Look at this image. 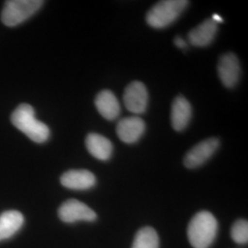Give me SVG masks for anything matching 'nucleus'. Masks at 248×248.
Masks as SVG:
<instances>
[{
  "instance_id": "obj_1",
  "label": "nucleus",
  "mask_w": 248,
  "mask_h": 248,
  "mask_svg": "<svg viewBox=\"0 0 248 248\" xmlns=\"http://www.w3.org/2000/svg\"><path fill=\"white\" fill-rule=\"evenodd\" d=\"M11 123L37 143H43L50 137V130L46 124L35 118L33 108L29 104H20L11 115Z\"/></svg>"
},
{
  "instance_id": "obj_2",
  "label": "nucleus",
  "mask_w": 248,
  "mask_h": 248,
  "mask_svg": "<svg viewBox=\"0 0 248 248\" xmlns=\"http://www.w3.org/2000/svg\"><path fill=\"white\" fill-rule=\"evenodd\" d=\"M218 222L213 214L206 211L197 213L188 223L187 237L194 248H209L217 234Z\"/></svg>"
},
{
  "instance_id": "obj_3",
  "label": "nucleus",
  "mask_w": 248,
  "mask_h": 248,
  "mask_svg": "<svg viewBox=\"0 0 248 248\" xmlns=\"http://www.w3.org/2000/svg\"><path fill=\"white\" fill-rule=\"evenodd\" d=\"M187 5L186 0L160 1L147 12L146 21L155 29L166 28L177 20Z\"/></svg>"
},
{
  "instance_id": "obj_4",
  "label": "nucleus",
  "mask_w": 248,
  "mask_h": 248,
  "mask_svg": "<svg viewBox=\"0 0 248 248\" xmlns=\"http://www.w3.org/2000/svg\"><path fill=\"white\" fill-rule=\"evenodd\" d=\"M44 5L41 0H10L5 3L1 14L2 22L9 27L18 26L34 15Z\"/></svg>"
},
{
  "instance_id": "obj_5",
  "label": "nucleus",
  "mask_w": 248,
  "mask_h": 248,
  "mask_svg": "<svg viewBox=\"0 0 248 248\" xmlns=\"http://www.w3.org/2000/svg\"><path fill=\"white\" fill-rule=\"evenodd\" d=\"M124 105L134 114H142L148 105V92L140 81H133L124 90Z\"/></svg>"
},
{
  "instance_id": "obj_6",
  "label": "nucleus",
  "mask_w": 248,
  "mask_h": 248,
  "mask_svg": "<svg viewBox=\"0 0 248 248\" xmlns=\"http://www.w3.org/2000/svg\"><path fill=\"white\" fill-rule=\"evenodd\" d=\"M59 218L64 222L78 221L93 222L97 219L96 213L88 205L78 200H68L61 205L58 211Z\"/></svg>"
},
{
  "instance_id": "obj_7",
  "label": "nucleus",
  "mask_w": 248,
  "mask_h": 248,
  "mask_svg": "<svg viewBox=\"0 0 248 248\" xmlns=\"http://www.w3.org/2000/svg\"><path fill=\"white\" fill-rule=\"evenodd\" d=\"M220 145L218 138H209L202 142H199L195 146L187 152L184 158V165L187 169H197L202 166L204 163L213 156Z\"/></svg>"
},
{
  "instance_id": "obj_8",
  "label": "nucleus",
  "mask_w": 248,
  "mask_h": 248,
  "mask_svg": "<svg viewBox=\"0 0 248 248\" xmlns=\"http://www.w3.org/2000/svg\"><path fill=\"white\" fill-rule=\"evenodd\" d=\"M239 60L234 53H225L218 62V75L222 85L228 89L233 88L240 78Z\"/></svg>"
},
{
  "instance_id": "obj_9",
  "label": "nucleus",
  "mask_w": 248,
  "mask_h": 248,
  "mask_svg": "<svg viewBox=\"0 0 248 248\" xmlns=\"http://www.w3.org/2000/svg\"><path fill=\"white\" fill-rule=\"evenodd\" d=\"M145 131V124L137 116L127 117L121 120L116 127L118 137L125 143L137 142Z\"/></svg>"
},
{
  "instance_id": "obj_10",
  "label": "nucleus",
  "mask_w": 248,
  "mask_h": 248,
  "mask_svg": "<svg viewBox=\"0 0 248 248\" xmlns=\"http://www.w3.org/2000/svg\"><path fill=\"white\" fill-rule=\"evenodd\" d=\"M62 186L76 190L89 189L96 184V177L89 170H69L61 177Z\"/></svg>"
},
{
  "instance_id": "obj_11",
  "label": "nucleus",
  "mask_w": 248,
  "mask_h": 248,
  "mask_svg": "<svg viewBox=\"0 0 248 248\" xmlns=\"http://www.w3.org/2000/svg\"><path fill=\"white\" fill-rule=\"evenodd\" d=\"M192 116V108L186 98L178 96L174 99L171 108V124L175 131L185 130Z\"/></svg>"
},
{
  "instance_id": "obj_12",
  "label": "nucleus",
  "mask_w": 248,
  "mask_h": 248,
  "mask_svg": "<svg viewBox=\"0 0 248 248\" xmlns=\"http://www.w3.org/2000/svg\"><path fill=\"white\" fill-rule=\"evenodd\" d=\"M218 31V24L212 18L204 20L202 24L191 30L187 35L190 45L196 47H205L213 43Z\"/></svg>"
},
{
  "instance_id": "obj_13",
  "label": "nucleus",
  "mask_w": 248,
  "mask_h": 248,
  "mask_svg": "<svg viewBox=\"0 0 248 248\" xmlns=\"http://www.w3.org/2000/svg\"><path fill=\"white\" fill-rule=\"evenodd\" d=\"M95 105L99 114L108 121H114L121 113V106L113 92L102 90L95 99Z\"/></svg>"
},
{
  "instance_id": "obj_14",
  "label": "nucleus",
  "mask_w": 248,
  "mask_h": 248,
  "mask_svg": "<svg viewBox=\"0 0 248 248\" xmlns=\"http://www.w3.org/2000/svg\"><path fill=\"white\" fill-rule=\"evenodd\" d=\"M86 146L91 155L102 161L109 159L113 151L111 142L98 133H89L86 139Z\"/></svg>"
},
{
  "instance_id": "obj_15",
  "label": "nucleus",
  "mask_w": 248,
  "mask_h": 248,
  "mask_svg": "<svg viewBox=\"0 0 248 248\" xmlns=\"http://www.w3.org/2000/svg\"><path fill=\"white\" fill-rule=\"evenodd\" d=\"M24 222V217L18 211H8L0 215V241L11 237Z\"/></svg>"
},
{
  "instance_id": "obj_16",
  "label": "nucleus",
  "mask_w": 248,
  "mask_h": 248,
  "mask_svg": "<svg viewBox=\"0 0 248 248\" xmlns=\"http://www.w3.org/2000/svg\"><path fill=\"white\" fill-rule=\"evenodd\" d=\"M159 238L156 231L152 227H143L138 231L132 248H158Z\"/></svg>"
},
{
  "instance_id": "obj_17",
  "label": "nucleus",
  "mask_w": 248,
  "mask_h": 248,
  "mask_svg": "<svg viewBox=\"0 0 248 248\" xmlns=\"http://www.w3.org/2000/svg\"><path fill=\"white\" fill-rule=\"evenodd\" d=\"M231 236L232 240L244 245L248 242V222L247 220H238L233 223L231 229Z\"/></svg>"
},
{
  "instance_id": "obj_18",
  "label": "nucleus",
  "mask_w": 248,
  "mask_h": 248,
  "mask_svg": "<svg viewBox=\"0 0 248 248\" xmlns=\"http://www.w3.org/2000/svg\"><path fill=\"white\" fill-rule=\"evenodd\" d=\"M174 43H175L176 46L178 47V48H180V49H184V48H186V41H185L184 39H182L181 37H177V38L175 39Z\"/></svg>"
},
{
  "instance_id": "obj_19",
  "label": "nucleus",
  "mask_w": 248,
  "mask_h": 248,
  "mask_svg": "<svg viewBox=\"0 0 248 248\" xmlns=\"http://www.w3.org/2000/svg\"><path fill=\"white\" fill-rule=\"evenodd\" d=\"M212 19H213L214 22H216L217 24H218V23H222V22H223V19H222V17H220V16H219V15H217V14H214Z\"/></svg>"
}]
</instances>
